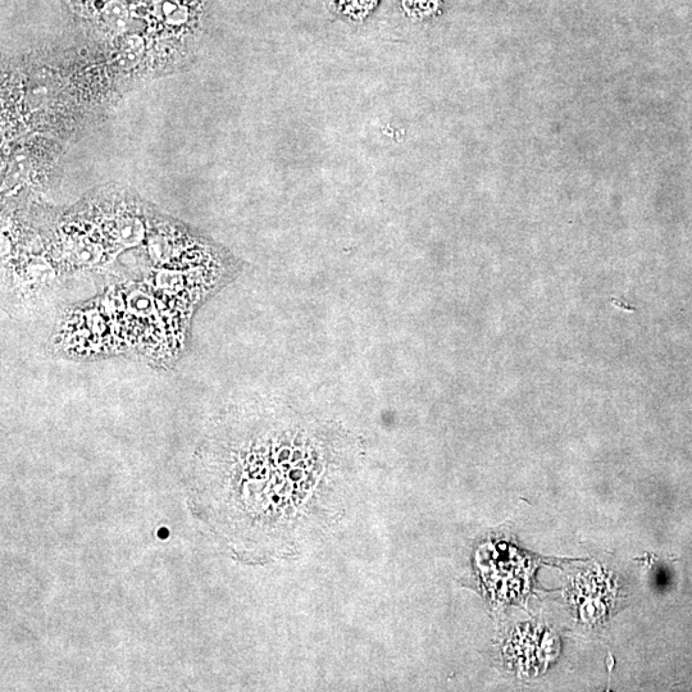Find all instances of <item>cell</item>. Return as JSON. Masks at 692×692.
Instances as JSON below:
<instances>
[{"label": "cell", "instance_id": "3", "mask_svg": "<svg viewBox=\"0 0 692 692\" xmlns=\"http://www.w3.org/2000/svg\"><path fill=\"white\" fill-rule=\"evenodd\" d=\"M168 534H170V531H168L166 527L158 531V537H161V539H167V537L170 536Z\"/></svg>", "mask_w": 692, "mask_h": 692}, {"label": "cell", "instance_id": "2", "mask_svg": "<svg viewBox=\"0 0 692 692\" xmlns=\"http://www.w3.org/2000/svg\"><path fill=\"white\" fill-rule=\"evenodd\" d=\"M108 21L117 29H121L125 24V11L121 7H113L107 12Z\"/></svg>", "mask_w": 692, "mask_h": 692}, {"label": "cell", "instance_id": "1", "mask_svg": "<svg viewBox=\"0 0 692 692\" xmlns=\"http://www.w3.org/2000/svg\"><path fill=\"white\" fill-rule=\"evenodd\" d=\"M252 439L209 437L191 504L239 561L293 558L344 517L353 473L303 434L259 432Z\"/></svg>", "mask_w": 692, "mask_h": 692}]
</instances>
